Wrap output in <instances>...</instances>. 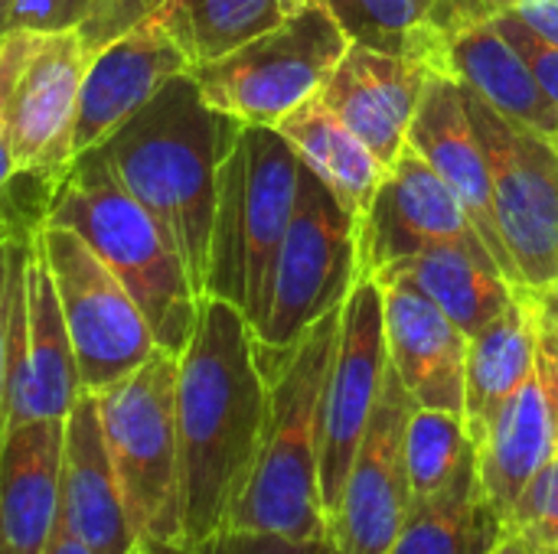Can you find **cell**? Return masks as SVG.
I'll return each instance as SVG.
<instances>
[{"instance_id": "ffe728a7", "label": "cell", "mask_w": 558, "mask_h": 554, "mask_svg": "<svg viewBox=\"0 0 558 554\" xmlns=\"http://www.w3.org/2000/svg\"><path fill=\"white\" fill-rule=\"evenodd\" d=\"M428 75L432 69L418 59L350 42L317 98L376 153L386 170H392L409 140Z\"/></svg>"}, {"instance_id": "4fadbf2b", "label": "cell", "mask_w": 558, "mask_h": 554, "mask_svg": "<svg viewBox=\"0 0 558 554\" xmlns=\"http://www.w3.org/2000/svg\"><path fill=\"white\" fill-rule=\"evenodd\" d=\"M415 402L389 366L379 402L353 457L343 496L330 516L327 539L337 554H386L412 509L405 470V424Z\"/></svg>"}, {"instance_id": "d4e9b609", "label": "cell", "mask_w": 558, "mask_h": 554, "mask_svg": "<svg viewBox=\"0 0 558 554\" xmlns=\"http://www.w3.org/2000/svg\"><path fill=\"white\" fill-rule=\"evenodd\" d=\"M373 278L412 281L454 320V327L468 340L481 333L517 294V287L504 278L487 251H474L464 245H435L415 251L386 264Z\"/></svg>"}, {"instance_id": "f1b7e54d", "label": "cell", "mask_w": 558, "mask_h": 554, "mask_svg": "<svg viewBox=\"0 0 558 554\" xmlns=\"http://www.w3.org/2000/svg\"><path fill=\"white\" fill-rule=\"evenodd\" d=\"M350 42L428 65L435 49L432 7L438 0H324ZM432 69V65H428Z\"/></svg>"}, {"instance_id": "60d3db41", "label": "cell", "mask_w": 558, "mask_h": 554, "mask_svg": "<svg viewBox=\"0 0 558 554\" xmlns=\"http://www.w3.org/2000/svg\"><path fill=\"white\" fill-rule=\"evenodd\" d=\"M10 16H13V0H0V33L13 29L10 26Z\"/></svg>"}, {"instance_id": "7dc6e473", "label": "cell", "mask_w": 558, "mask_h": 554, "mask_svg": "<svg viewBox=\"0 0 558 554\" xmlns=\"http://www.w3.org/2000/svg\"><path fill=\"white\" fill-rule=\"evenodd\" d=\"M134 554H144V552H141V549H137V552H134Z\"/></svg>"}, {"instance_id": "44dd1931", "label": "cell", "mask_w": 558, "mask_h": 554, "mask_svg": "<svg viewBox=\"0 0 558 554\" xmlns=\"http://www.w3.org/2000/svg\"><path fill=\"white\" fill-rule=\"evenodd\" d=\"M383 287V320L389 366L399 372L418 408H438L464 418L468 336L412 281L376 278Z\"/></svg>"}, {"instance_id": "603a6c76", "label": "cell", "mask_w": 558, "mask_h": 554, "mask_svg": "<svg viewBox=\"0 0 558 554\" xmlns=\"http://www.w3.org/2000/svg\"><path fill=\"white\" fill-rule=\"evenodd\" d=\"M65 418L26 421L0 441V529L16 554H43L62 513Z\"/></svg>"}, {"instance_id": "d6a6232c", "label": "cell", "mask_w": 558, "mask_h": 554, "mask_svg": "<svg viewBox=\"0 0 558 554\" xmlns=\"http://www.w3.org/2000/svg\"><path fill=\"white\" fill-rule=\"evenodd\" d=\"M494 23L497 29L517 46V52L526 59V65L533 69L539 88L549 95V101L558 108V46L546 42L543 36H536L513 10H500L494 13Z\"/></svg>"}, {"instance_id": "f546056e", "label": "cell", "mask_w": 558, "mask_h": 554, "mask_svg": "<svg viewBox=\"0 0 558 554\" xmlns=\"http://www.w3.org/2000/svg\"><path fill=\"white\" fill-rule=\"evenodd\" d=\"M471 454L474 441L461 415L415 405L405 424V470L412 503H425L441 493Z\"/></svg>"}, {"instance_id": "e0dca14e", "label": "cell", "mask_w": 558, "mask_h": 554, "mask_svg": "<svg viewBox=\"0 0 558 554\" xmlns=\"http://www.w3.org/2000/svg\"><path fill=\"white\" fill-rule=\"evenodd\" d=\"M435 245L487 251L461 199L415 153V147L405 144L360 225V278H373L386 264Z\"/></svg>"}, {"instance_id": "3957f363", "label": "cell", "mask_w": 558, "mask_h": 554, "mask_svg": "<svg viewBox=\"0 0 558 554\" xmlns=\"http://www.w3.org/2000/svg\"><path fill=\"white\" fill-rule=\"evenodd\" d=\"M340 310L343 304L320 317L268 372L265 438L245 493L229 519L232 532L278 535L288 542L327 539V513L320 503V438Z\"/></svg>"}, {"instance_id": "1f68e13d", "label": "cell", "mask_w": 558, "mask_h": 554, "mask_svg": "<svg viewBox=\"0 0 558 554\" xmlns=\"http://www.w3.org/2000/svg\"><path fill=\"white\" fill-rule=\"evenodd\" d=\"M163 3L167 0H98L92 7V13L78 23V36H82L85 49L95 56L101 46H108L111 39H118L131 26L147 20Z\"/></svg>"}, {"instance_id": "bcb514c9", "label": "cell", "mask_w": 558, "mask_h": 554, "mask_svg": "<svg viewBox=\"0 0 558 554\" xmlns=\"http://www.w3.org/2000/svg\"><path fill=\"white\" fill-rule=\"evenodd\" d=\"M553 144H556V153H558V137H556V140H553Z\"/></svg>"}, {"instance_id": "7a4b0ae2", "label": "cell", "mask_w": 558, "mask_h": 554, "mask_svg": "<svg viewBox=\"0 0 558 554\" xmlns=\"http://www.w3.org/2000/svg\"><path fill=\"white\" fill-rule=\"evenodd\" d=\"M242 121L216 111L193 72L170 78L128 124L95 147L118 183L170 232L203 297L219 167Z\"/></svg>"}, {"instance_id": "d590c367", "label": "cell", "mask_w": 558, "mask_h": 554, "mask_svg": "<svg viewBox=\"0 0 558 554\" xmlns=\"http://www.w3.org/2000/svg\"><path fill=\"white\" fill-rule=\"evenodd\" d=\"M7 317H10V242H0V441L7 405Z\"/></svg>"}, {"instance_id": "277c9868", "label": "cell", "mask_w": 558, "mask_h": 554, "mask_svg": "<svg viewBox=\"0 0 558 554\" xmlns=\"http://www.w3.org/2000/svg\"><path fill=\"white\" fill-rule=\"evenodd\" d=\"M46 222L88 242L137 300L157 349L180 359L196 330L199 294L170 232L118 183L98 150L72 160Z\"/></svg>"}, {"instance_id": "836d02e7", "label": "cell", "mask_w": 558, "mask_h": 554, "mask_svg": "<svg viewBox=\"0 0 558 554\" xmlns=\"http://www.w3.org/2000/svg\"><path fill=\"white\" fill-rule=\"evenodd\" d=\"M98 0H13V29H36V33H56V29H78V23L92 13Z\"/></svg>"}, {"instance_id": "d6986e66", "label": "cell", "mask_w": 558, "mask_h": 554, "mask_svg": "<svg viewBox=\"0 0 558 554\" xmlns=\"http://www.w3.org/2000/svg\"><path fill=\"white\" fill-rule=\"evenodd\" d=\"M409 147L448 183V189L461 199L468 219L474 222L477 235L484 238L487 251L494 255L497 268L513 287L520 284L517 264L510 258V248L497 225L494 209V183L487 167V150L474 131V121L468 114L464 88L461 82L432 72L422 91V101L415 108L412 127H409Z\"/></svg>"}, {"instance_id": "6da1fadb", "label": "cell", "mask_w": 558, "mask_h": 554, "mask_svg": "<svg viewBox=\"0 0 558 554\" xmlns=\"http://www.w3.org/2000/svg\"><path fill=\"white\" fill-rule=\"evenodd\" d=\"M268 421V376L245 313L199 297L196 330L177 359L183 545L203 549L229 529Z\"/></svg>"}, {"instance_id": "f35d334b", "label": "cell", "mask_w": 558, "mask_h": 554, "mask_svg": "<svg viewBox=\"0 0 558 554\" xmlns=\"http://www.w3.org/2000/svg\"><path fill=\"white\" fill-rule=\"evenodd\" d=\"M490 554H536V549H533V542L526 535H520L517 529H507L504 539L497 542V549Z\"/></svg>"}, {"instance_id": "5bb4252c", "label": "cell", "mask_w": 558, "mask_h": 554, "mask_svg": "<svg viewBox=\"0 0 558 554\" xmlns=\"http://www.w3.org/2000/svg\"><path fill=\"white\" fill-rule=\"evenodd\" d=\"M92 52L78 29L36 33L0 108L13 167L20 173L65 176L72 167V127Z\"/></svg>"}, {"instance_id": "8d00e7d4", "label": "cell", "mask_w": 558, "mask_h": 554, "mask_svg": "<svg viewBox=\"0 0 558 554\" xmlns=\"http://www.w3.org/2000/svg\"><path fill=\"white\" fill-rule=\"evenodd\" d=\"M536 36L558 46V0H517L510 7Z\"/></svg>"}, {"instance_id": "7c38bea8", "label": "cell", "mask_w": 558, "mask_h": 554, "mask_svg": "<svg viewBox=\"0 0 558 554\" xmlns=\"http://www.w3.org/2000/svg\"><path fill=\"white\" fill-rule=\"evenodd\" d=\"M389 369L383 287L376 278H356L340 310L337 349L324 392V438H320V503L330 516L340 506L353 457L379 402Z\"/></svg>"}, {"instance_id": "9c48e42d", "label": "cell", "mask_w": 558, "mask_h": 554, "mask_svg": "<svg viewBox=\"0 0 558 554\" xmlns=\"http://www.w3.org/2000/svg\"><path fill=\"white\" fill-rule=\"evenodd\" d=\"M36 238L56 284L78 385L88 395H101L137 372L157 353V340L137 300L78 232L46 222Z\"/></svg>"}, {"instance_id": "30bf717a", "label": "cell", "mask_w": 558, "mask_h": 554, "mask_svg": "<svg viewBox=\"0 0 558 554\" xmlns=\"http://www.w3.org/2000/svg\"><path fill=\"white\" fill-rule=\"evenodd\" d=\"M464 88V85H461ZM468 114L487 150L500 235L530 291L558 287V153L549 137L504 118L464 88Z\"/></svg>"}, {"instance_id": "7402d4cb", "label": "cell", "mask_w": 558, "mask_h": 554, "mask_svg": "<svg viewBox=\"0 0 558 554\" xmlns=\"http://www.w3.org/2000/svg\"><path fill=\"white\" fill-rule=\"evenodd\" d=\"M62 519L92 554H134L141 549L105 447L98 398L88 392H78L65 415Z\"/></svg>"}, {"instance_id": "ac0fdd59", "label": "cell", "mask_w": 558, "mask_h": 554, "mask_svg": "<svg viewBox=\"0 0 558 554\" xmlns=\"http://www.w3.org/2000/svg\"><path fill=\"white\" fill-rule=\"evenodd\" d=\"M193 65L170 33L154 20H141L108 46H101L85 69L75 127L72 160L101 147L121 124H128L170 78L186 75Z\"/></svg>"}, {"instance_id": "cb8c5ba5", "label": "cell", "mask_w": 558, "mask_h": 554, "mask_svg": "<svg viewBox=\"0 0 558 554\" xmlns=\"http://www.w3.org/2000/svg\"><path fill=\"white\" fill-rule=\"evenodd\" d=\"M539 300L530 287H517L513 300L468 340L464 366V428L477 444L500 408L520 392L536 366Z\"/></svg>"}, {"instance_id": "f6af8a7d", "label": "cell", "mask_w": 558, "mask_h": 554, "mask_svg": "<svg viewBox=\"0 0 558 554\" xmlns=\"http://www.w3.org/2000/svg\"><path fill=\"white\" fill-rule=\"evenodd\" d=\"M324 554H337V549H333V542H327V552Z\"/></svg>"}, {"instance_id": "4dcf8cb0", "label": "cell", "mask_w": 558, "mask_h": 554, "mask_svg": "<svg viewBox=\"0 0 558 554\" xmlns=\"http://www.w3.org/2000/svg\"><path fill=\"white\" fill-rule=\"evenodd\" d=\"M510 529L526 535L533 545H558V454L520 493Z\"/></svg>"}, {"instance_id": "8992f818", "label": "cell", "mask_w": 558, "mask_h": 554, "mask_svg": "<svg viewBox=\"0 0 558 554\" xmlns=\"http://www.w3.org/2000/svg\"><path fill=\"white\" fill-rule=\"evenodd\" d=\"M95 398L137 542H183L177 356L157 349L137 372Z\"/></svg>"}, {"instance_id": "c3c4849f", "label": "cell", "mask_w": 558, "mask_h": 554, "mask_svg": "<svg viewBox=\"0 0 558 554\" xmlns=\"http://www.w3.org/2000/svg\"><path fill=\"white\" fill-rule=\"evenodd\" d=\"M556 454H558V441H556Z\"/></svg>"}, {"instance_id": "e575fe53", "label": "cell", "mask_w": 558, "mask_h": 554, "mask_svg": "<svg viewBox=\"0 0 558 554\" xmlns=\"http://www.w3.org/2000/svg\"><path fill=\"white\" fill-rule=\"evenodd\" d=\"M327 542H288L278 535H258V532H222L209 545H203V554H324Z\"/></svg>"}, {"instance_id": "4316f807", "label": "cell", "mask_w": 558, "mask_h": 554, "mask_svg": "<svg viewBox=\"0 0 558 554\" xmlns=\"http://www.w3.org/2000/svg\"><path fill=\"white\" fill-rule=\"evenodd\" d=\"M278 131L294 147L301 163L327 183L340 206L356 219V225H363L376 189L389 173L376 153L327 104H320V98H311L291 111Z\"/></svg>"}, {"instance_id": "ab89813d", "label": "cell", "mask_w": 558, "mask_h": 554, "mask_svg": "<svg viewBox=\"0 0 558 554\" xmlns=\"http://www.w3.org/2000/svg\"><path fill=\"white\" fill-rule=\"evenodd\" d=\"M144 554H203V549H190L183 542H150V545H141Z\"/></svg>"}, {"instance_id": "83f0119b", "label": "cell", "mask_w": 558, "mask_h": 554, "mask_svg": "<svg viewBox=\"0 0 558 554\" xmlns=\"http://www.w3.org/2000/svg\"><path fill=\"white\" fill-rule=\"evenodd\" d=\"M314 0H167L150 16L183 49L190 65L213 62L281 26Z\"/></svg>"}, {"instance_id": "ee69618b", "label": "cell", "mask_w": 558, "mask_h": 554, "mask_svg": "<svg viewBox=\"0 0 558 554\" xmlns=\"http://www.w3.org/2000/svg\"><path fill=\"white\" fill-rule=\"evenodd\" d=\"M0 554H16L13 549H10V542L3 539V529H0Z\"/></svg>"}, {"instance_id": "2e32d148", "label": "cell", "mask_w": 558, "mask_h": 554, "mask_svg": "<svg viewBox=\"0 0 558 554\" xmlns=\"http://www.w3.org/2000/svg\"><path fill=\"white\" fill-rule=\"evenodd\" d=\"M536 300H539L536 366L530 379L520 385V392L500 408L487 434L474 444L481 487L507 526L526 483L556 457L558 441V320L539 294Z\"/></svg>"}, {"instance_id": "9a60e30c", "label": "cell", "mask_w": 558, "mask_h": 554, "mask_svg": "<svg viewBox=\"0 0 558 554\" xmlns=\"http://www.w3.org/2000/svg\"><path fill=\"white\" fill-rule=\"evenodd\" d=\"M432 72L461 82L504 118L556 140L558 108L517 46L497 29L484 0H438L432 7Z\"/></svg>"}, {"instance_id": "484cf974", "label": "cell", "mask_w": 558, "mask_h": 554, "mask_svg": "<svg viewBox=\"0 0 558 554\" xmlns=\"http://www.w3.org/2000/svg\"><path fill=\"white\" fill-rule=\"evenodd\" d=\"M507 529L481 487L474 451L441 493L412 503L386 554H490Z\"/></svg>"}, {"instance_id": "5b68a950", "label": "cell", "mask_w": 558, "mask_h": 554, "mask_svg": "<svg viewBox=\"0 0 558 554\" xmlns=\"http://www.w3.org/2000/svg\"><path fill=\"white\" fill-rule=\"evenodd\" d=\"M301 157L278 127L242 124L219 167L203 297H219L262 323L275 261L298 206Z\"/></svg>"}, {"instance_id": "ba28073f", "label": "cell", "mask_w": 558, "mask_h": 554, "mask_svg": "<svg viewBox=\"0 0 558 554\" xmlns=\"http://www.w3.org/2000/svg\"><path fill=\"white\" fill-rule=\"evenodd\" d=\"M347 49L350 36L330 7L314 0L281 26L190 72L216 111L242 124L278 127L291 111L317 98Z\"/></svg>"}, {"instance_id": "74e56055", "label": "cell", "mask_w": 558, "mask_h": 554, "mask_svg": "<svg viewBox=\"0 0 558 554\" xmlns=\"http://www.w3.org/2000/svg\"><path fill=\"white\" fill-rule=\"evenodd\" d=\"M43 554H92V549L72 532V526L62 519V513H59V519H56V526H52V532H49V542H46V549Z\"/></svg>"}, {"instance_id": "8fae6325", "label": "cell", "mask_w": 558, "mask_h": 554, "mask_svg": "<svg viewBox=\"0 0 558 554\" xmlns=\"http://www.w3.org/2000/svg\"><path fill=\"white\" fill-rule=\"evenodd\" d=\"M78 392L75 353L43 245L36 235L10 242L3 431L26 421L65 418Z\"/></svg>"}, {"instance_id": "7bdbcfd3", "label": "cell", "mask_w": 558, "mask_h": 554, "mask_svg": "<svg viewBox=\"0 0 558 554\" xmlns=\"http://www.w3.org/2000/svg\"><path fill=\"white\" fill-rule=\"evenodd\" d=\"M536 554H558V545H533Z\"/></svg>"}, {"instance_id": "b9f144b4", "label": "cell", "mask_w": 558, "mask_h": 554, "mask_svg": "<svg viewBox=\"0 0 558 554\" xmlns=\"http://www.w3.org/2000/svg\"><path fill=\"white\" fill-rule=\"evenodd\" d=\"M484 3H487V7H490L494 13H500V10H510V7H513L517 0H484Z\"/></svg>"}, {"instance_id": "52a82bcc", "label": "cell", "mask_w": 558, "mask_h": 554, "mask_svg": "<svg viewBox=\"0 0 558 554\" xmlns=\"http://www.w3.org/2000/svg\"><path fill=\"white\" fill-rule=\"evenodd\" d=\"M356 278L360 225L327 183L301 163L298 206L275 261L265 317L255 327L265 376L320 317L347 300Z\"/></svg>"}]
</instances>
